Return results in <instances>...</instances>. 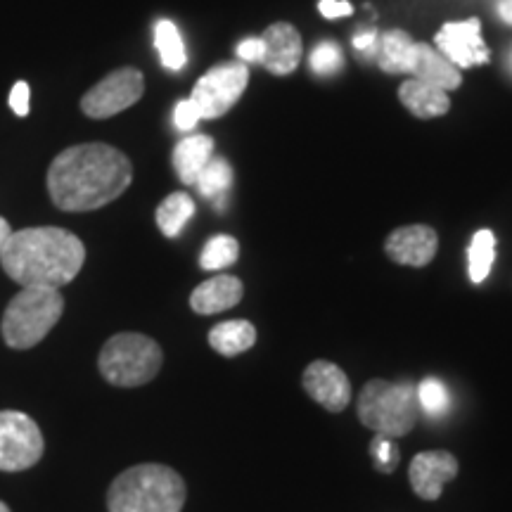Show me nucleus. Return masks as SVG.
<instances>
[{
    "label": "nucleus",
    "mask_w": 512,
    "mask_h": 512,
    "mask_svg": "<svg viewBox=\"0 0 512 512\" xmlns=\"http://www.w3.org/2000/svg\"><path fill=\"white\" fill-rule=\"evenodd\" d=\"M133 181V164L105 143H83L62 150L48 169L50 200L62 211H95L119 200Z\"/></svg>",
    "instance_id": "nucleus-1"
},
{
    "label": "nucleus",
    "mask_w": 512,
    "mask_h": 512,
    "mask_svg": "<svg viewBox=\"0 0 512 512\" xmlns=\"http://www.w3.org/2000/svg\"><path fill=\"white\" fill-rule=\"evenodd\" d=\"M86 247L74 233L55 226L12 230L5 242L0 264L22 287L69 285L81 273Z\"/></svg>",
    "instance_id": "nucleus-2"
},
{
    "label": "nucleus",
    "mask_w": 512,
    "mask_h": 512,
    "mask_svg": "<svg viewBox=\"0 0 512 512\" xmlns=\"http://www.w3.org/2000/svg\"><path fill=\"white\" fill-rule=\"evenodd\" d=\"M188 498L174 467L145 463L128 467L107 491L110 512H181Z\"/></svg>",
    "instance_id": "nucleus-3"
},
{
    "label": "nucleus",
    "mask_w": 512,
    "mask_h": 512,
    "mask_svg": "<svg viewBox=\"0 0 512 512\" xmlns=\"http://www.w3.org/2000/svg\"><path fill=\"white\" fill-rule=\"evenodd\" d=\"M358 420L382 437H406L418 425V384L370 380L358 396Z\"/></svg>",
    "instance_id": "nucleus-4"
},
{
    "label": "nucleus",
    "mask_w": 512,
    "mask_h": 512,
    "mask_svg": "<svg viewBox=\"0 0 512 512\" xmlns=\"http://www.w3.org/2000/svg\"><path fill=\"white\" fill-rule=\"evenodd\" d=\"M64 313V297L55 287H22L10 299L0 320L5 344L10 349H31L43 342Z\"/></svg>",
    "instance_id": "nucleus-5"
},
{
    "label": "nucleus",
    "mask_w": 512,
    "mask_h": 512,
    "mask_svg": "<svg viewBox=\"0 0 512 512\" xmlns=\"http://www.w3.org/2000/svg\"><path fill=\"white\" fill-rule=\"evenodd\" d=\"M162 347L152 337L138 332H119L100 351V375L114 387H143L162 370Z\"/></svg>",
    "instance_id": "nucleus-6"
},
{
    "label": "nucleus",
    "mask_w": 512,
    "mask_h": 512,
    "mask_svg": "<svg viewBox=\"0 0 512 512\" xmlns=\"http://www.w3.org/2000/svg\"><path fill=\"white\" fill-rule=\"evenodd\" d=\"M145 76L140 69H114L81 98V112L91 119H110L143 98Z\"/></svg>",
    "instance_id": "nucleus-7"
},
{
    "label": "nucleus",
    "mask_w": 512,
    "mask_h": 512,
    "mask_svg": "<svg viewBox=\"0 0 512 512\" xmlns=\"http://www.w3.org/2000/svg\"><path fill=\"white\" fill-rule=\"evenodd\" d=\"M249 69L242 62H228L209 69L192 88L190 100L195 102L202 119H219L245 93Z\"/></svg>",
    "instance_id": "nucleus-8"
},
{
    "label": "nucleus",
    "mask_w": 512,
    "mask_h": 512,
    "mask_svg": "<svg viewBox=\"0 0 512 512\" xmlns=\"http://www.w3.org/2000/svg\"><path fill=\"white\" fill-rule=\"evenodd\" d=\"M43 448V434L27 413L0 411V470H29L41 460Z\"/></svg>",
    "instance_id": "nucleus-9"
},
{
    "label": "nucleus",
    "mask_w": 512,
    "mask_h": 512,
    "mask_svg": "<svg viewBox=\"0 0 512 512\" xmlns=\"http://www.w3.org/2000/svg\"><path fill=\"white\" fill-rule=\"evenodd\" d=\"M437 48L453 67L467 69L491 60L489 48L484 46L482 22L477 17L467 22H448L437 34Z\"/></svg>",
    "instance_id": "nucleus-10"
},
{
    "label": "nucleus",
    "mask_w": 512,
    "mask_h": 512,
    "mask_svg": "<svg viewBox=\"0 0 512 512\" xmlns=\"http://www.w3.org/2000/svg\"><path fill=\"white\" fill-rule=\"evenodd\" d=\"M304 392L330 413H342L351 403V382L332 361H313L302 375Z\"/></svg>",
    "instance_id": "nucleus-11"
},
{
    "label": "nucleus",
    "mask_w": 512,
    "mask_h": 512,
    "mask_svg": "<svg viewBox=\"0 0 512 512\" xmlns=\"http://www.w3.org/2000/svg\"><path fill=\"white\" fill-rule=\"evenodd\" d=\"M460 470L458 460L448 451H422L411 460L408 467V479L415 496L422 501H437L444 494V486L456 479Z\"/></svg>",
    "instance_id": "nucleus-12"
},
{
    "label": "nucleus",
    "mask_w": 512,
    "mask_h": 512,
    "mask_svg": "<svg viewBox=\"0 0 512 512\" xmlns=\"http://www.w3.org/2000/svg\"><path fill=\"white\" fill-rule=\"evenodd\" d=\"M439 249V235L437 230L422 223H413V226H401L389 235L384 242V252L394 264L422 268L437 256Z\"/></svg>",
    "instance_id": "nucleus-13"
},
{
    "label": "nucleus",
    "mask_w": 512,
    "mask_h": 512,
    "mask_svg": "<svg viewBox=\"0 0 512 512\" xmlns=\"http://www.w3.org/2000/svg\"><path fill=\"white\" fill-rule=\"evenodd\" d=\"M264 41V57H261V64L268 69V72L285 76L292 74L294 69L299 67V60L304 55V43L299 31L287 22L271 24L261 36Z\"/></svg>",
    "instance_id": "nucleus-14"
},
{
    "label": "nucleus",
    "mask_w": 512,
    "mask_h": 512,
    "mask_svg": "<svg viewBox=\"0 0 512 512\" xmlns=\"http://www.w3.org/2000/svg\"><path fill=\"white\" fill-rule=\"evenodd\" d=\"M413 74V79L422 83H430L441 91H456L463 83L458 67H453L439 50L427 46V43H413L411 57H408V72Z\"/></svg>",
    "instance_id": "nucleus-15"
},
{
    "label": "nucleus",
    "mask_w": 512,
    "mask_h": 512,
    "mask_svg": "<svg viewBox=\"0 0 512 512\" xmlns=\"http://www.w3.org/2000/svg\"><path fill=\"white\" fill-rule=\"evenodd\" d=\"M245 297V285L235 275H216V278L204 280L190 294L192 311L200 316H214V313L228 311L238 306Z\"/></svg>",
    "instance_id": "nucleus-16"
},
{
    "label": "nucleus",
    "mask_w": 512,
    "mask_h": 512,
    "mask_svg": "<svg viewBox=\"0 0 512 512\" xmlns=\"http://www.w3.org/2000/svg\"><path fill=\"white\" fill-rule=\"evenodd\" d=\"M399 100L401 105L418 119L444 117V114L451 110V100H448L446 91L434 88L430 83H422L418 79H408L401 83Z\"/></svg>",
    "instance_id": "nucleus-17"
},
{
    "label": "nucleus",
    "mask_w": 512,
    "mask_h": 512,
    "mask_svg": "<svg viewBox=\"0 0 512 512\" xmlns=\"http://www.w3.org/2000/svg\"><path fill=\"white\" fill-rule=\"evenodd\" d=\"M211 157H214V140L209 136L195 133V136L183 138L174 150V169L181 183L195 185Z\"/></svg>",
    "instance_id": "nucleus-18"
},
{
    "label": "nucleus",
    "mask_w": 512,
    "mask_h": 512,
    "mask_svg": "<svg viewBox=\"0 0 512 512\" xmlns=\"http://www.w3.org/2000/svg\"><path fill=\"white\" fill-rule=\"evenodd\" d=\"M254 344L256 328L249 320H223V323L209 330V347L226 358L245 354Z\"/></svg>",
    "instance_id": "nucleus-19"
},
{
    "label": "nucleus",
    "mask_w": 512,
    "mask_h": 512,
    "mask_svg": "<svg viewBox=\"0 0 512 512\" xmlns=\"http://www.w3.org/2000/svg\"><path fill=\"white\" fill-rule=\"evenodd\" d=\"M413 43L415 41L406 34V31H384L380 41H377V64H380L387 74H406Z\"/></svg>",
    "instance_id": "nucleus-20"
},
{
    "label": "nucleus",
    "mask_w": 512,
    "mask_h": 512,
    "mask_svg": "<svg viewBox=\"0 0 512 512\" xmlns=\"http://www.w3.org/2000/svg\"><path fill=\"white\" fill-rule=\"evenodd\" d=\"M192 216H195V202L188 192H171L157 207L155 219L166 238H178Z\"/></svg>",
    "instance_id": "nucleus-21"
},
{
    "label": "nucleus",
    "mask_w": 512,
    "mask_h": 512,
    "mask_svg": "<svg viewBox=\"0 0 512 512\" xmlns=\"http://www.w3.org/2000/svg\"><path fill=\"white\" fill-rule=\"evenodd\" d=\"M155 46L159 50V57H162V64L171 72H181L188 62V55H185V43L181 38V31L171 19H159L155 24Z\"/></svg>",
    "instance_id": "nucleus-22"
},
{
    "label": "nucleus",
    "mask_w": 512,
    "mask_h": 512,
    "mask_svg": "<svg viewBox=\"0 0 512 512\" xmlns=\"http://www.w3.org/2000/svg\"><path fill=\"white\" fill-rule=\"evenodd\" d=\"M496 259V238L491 230H477L475 238L467 249V271H470V280L475 285H482L489 278L491 266Z\"/></svg>",
    "instance_id": "nucleus-23"
},
{
    "label": "nucleus",
    "mask_w": 512,
    "mask_h": 512,
    "mask_svg": "<svg viewBox=\"0 0 512 512\" xmlns=\"http://www.w3.org/2000/svg\"><path fill=\"white\" fill-rule=\"evenodd\" d=\"M233 185V169L223 157H211V162L204 166L200 178H197L195 188L200 190L202 197L207 200H214L219 204V209L223 207V197Z\"/></svg>",
    "instance_id": "nucleus-24"
},
{
    "label": "nucleus",
    "mask_w": 512,
    "mask_h": 512,
    "mask_svg": "<svg viewBox=\"0 0 512 512\" xmlns=\"http://www.w3.org/2000/svg\"><path fill=\"white\" fill-rule=\"evenodd\" d=\"M418 403L420 415L425 413L430 420H439L451 408V394H448L446 384L437 377H427L418 384Z\"/></svg>",
    "instance_id": "nucleus-25"
},
{
    "label": "nucleus",
    "mask_w": 512,
    "mask_h": 512,
    "mask_svg": "<svg viewBox=\"0 0 512 512\" xmlns=\"http://www.w3.org/2000/svg\"><path fill=\"white\" fill-rule=\"evenodd\" d=\"M240 256L238 240L230 238V235H216L204 245L200 254V266L204 271H221L230 264H235Z\"/></svg>",
    "instance_id": "nucleus-26"
},
{
    "label": "nucleus",
    "mask_w": 512,
    "mask_h": 512,
    "mask_svg": "<svg viewBox=\"0 0 512 512\" xmlns=\"http://www.w3.org/2000/svg\"><path fill=\"white\" fill-rule=\"evenodd\" d=\"M370 458H373L377 470L384 472V475H389V472H394L396 465H399L401 448L396 446V441L392 437H382V434H377L373 444H370Z\"/></svg>",
    "instance_id": "nucleus-27"
},
{
    "label": "nucleus",
    "mask_w": 512,
    "mask_h": 512,
    "mask_svg": "<svg viewBox=\"0 0 512 512\" xmlns=\"http://www.w3.org/2000/svg\"><path fill=\"white\" fill-rule=\"evenodd\" d=\"M311 69L320 76L337 74L342 69V50H339L337 43L320 41L311 53Z\"/></svg>",
    "instance_id": "nucleus-28"
},
{
    "label": "nucleus",
    "mask_w": 512,
    "mask_h": 512,
    "mask_svg": "<svg viewBox=\"0 0 512 512\" xmlns=\"http://www.w3.org/2000/svg\"><path fill=\"white\" fill-rule=\"evenodd\" d=\"M200 119H202V114L190 98L178 102L176 110H174V124L178 131H192V128L200 124Z\"/></svg>",
    "instance_id": "nucleus-29"
},
{
    "label": "nucleus",
    "mask_w": 512,
    "mask_h": 512,
    "mask_svg": "<svg viewBox=\"0 0 512 512\" xmlns=\"http://www.w3.org/2000/svg\"><path fill=\"white\" fill-rule=\"evenodd\" d=\"M31 105V88L27 81H17L10 91V107L17 117H27Z\"/></svg>",
    "instance_id": "nucleus-30"
},
{
    "label": "nucleus",
    "mask_w": 512,
    "mask_h": 512,
    "mask_svg": "<svg viewBox=\"0 0 512 512\" xmlns=\"http://www.w3.org/2000/svg\"><path fill=\"white\" fill-rule=\"evenodd\" d=\"M238 57L245 62H261V57H264V41L252 36L245 38V41H240Z\"/></svg>",
    "instance_id": "nucleus-31"
},
{
    "label": "nucleus",
    "mask_w": 512,
    "mask_h": 512,
    "mask_svg": "<svg viewBox=\"0 0 512 512\" xmlns=\"http://www.w3.org/2000/svg\"><path fill=\"white\" fill-rule=\"evenodd\" d=\"M318 10L325 19H339L354 12V8H351V3H347V0H320Z\"/></svg>",
    "instance_id": "nucleus-32"
},
{
    "label": "nucleus",
    "mask_w": 512,
    "mask_h": 512,
    "mask_svg": "<svg viewBox=\"0 0 512 512\" xmlns=\"http://www.w3.org/2000/svg\"><path fill=\"white\" fill-rule=\"evenodd\" d=\"M377 41H380V36L375 31H361V34L354 36V48L361 55H377Z\"/></svg>",
    "instance_id": "nucleus-33"
},
{
    "label": "nucleus",
    "mask_w": 512,
    "mask_h": 512,
    "mask_svg": "<svg viewBox=\"0 0 512 512\" xmlns=\"http://www.w3.org/2000/svg\"><path fill=\"white\" fill-rule=\"evenodd\" d=\"M498 15L505 24H512V0H498Z\"/></svg>",
    "instance_id": "nucleus-34"
},
{
    "label": "nucleus",
    "mask_w": 512,
    "mask_h": 512,
    "mask_svg": "<svg viewBox=\"0 0 512 512\" xmlns=\"http://www.w3.org/2000/svg\"><path fill=\"white\" fill-rule=\"evenodd\" d=\"M10 235H12V228H10L8 219H3V216H0V254H3V247H5V242H8Z\"/></svg>",
    "instance_id": "nucleus-35"
},
{
    "label": "nucleus",
    "mask_w": 512,
    "mask_h": 512,
    "mask_svg": "<svg viewBox=\"0 0 512 512\" xmlns=\"http://www.w3.org/2000/svg\"><path fill=\"white\" fill-rule=\"evenodd\" d=\"M0 512H10V508L3 501H0Z\"/></svg>",
    "instance_id": "nucleus-36"
}]
</instances>
